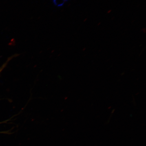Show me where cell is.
I'll use <instances>...</instances> for the list:
<instances>
[{"instance_id": "cell-1", "label": "cell", "mask_w": 146, "mask_h": 146, "mask_svg": "<svg viewBox=\"0 0 146 146\" xmlns=\"http://www.w3.org/2000/svg\"><path fill=\"white\" fill-rule=\"evenodd\" d=\"M63 1H68V0H63Z\"/></svg>"}, {"instance_id": "cell-2", "label": "cell", "mask_w": 146, "mask_h": 146, "mask_svg": "<svg viewBox=\"0 0 146 146\" xmlns=\"http://www.w3.org/2000/svg\"><path fill=\"white\" fill-rule=\"evenodd\" d=\"M1 71H0V72H1Z\"/></svg>"}]
</instances>
